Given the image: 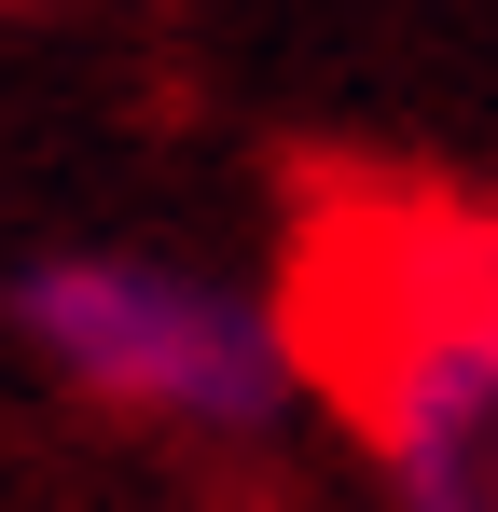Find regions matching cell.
<instances>
[{
  "mask_svg": "<svg viewBox=\"0 0 498 512\" xmlns=\"http://www.w3.org/2000/svg\"><path fill=\"white\" fill-rule=\"evenodd\" d=\"M291 388L374 457L388 512H498V194L305 167L277 236Z\"/></svg>",
  "mask_w": 498,
  "mask_h": 512,
  "instance_id": "cell-1",
  "label": "cell"
},
{
  "mask_svg": "<svg viewBox=\"0 0 498 512\" xmlns=\"http://www.w3.org/2000/svg\"><path fill=\"white\" fill-rule=\"evenodd\" d=\"M14 333L70 374L83 402H125V416L166 429H277L305 388H291V346H277V305H249L222 277H180V263L139 250H42L14 263Z\"/></svg>",
  "mask_w": 498,
  "mask_h": 512,
  "instance_id": "cell-2",
  "label": "cell"
}]
</instances>
